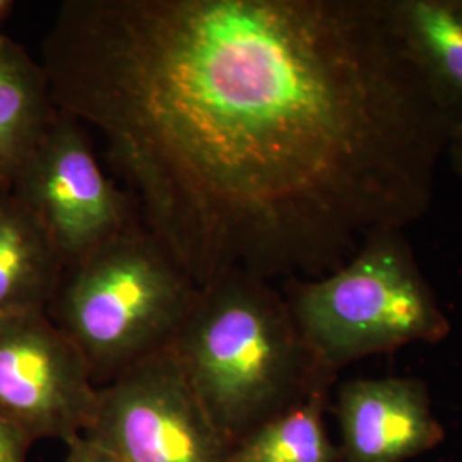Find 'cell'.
Listing matches in <instances>:
<instances>
[{
	"instance_id": "3",
	"label": "cell",
	"mask_w": 462,
	"mask_h": 462,
	"mask_svg": "<svg viewBox=\"0 0 462 462\" xmlns=\"http://www.w3.org/2000/svg\"><path fill=\"white\" fill-rule=\"evenodd\" d=\"M198 293L166 248L133 223L67 265L47 314L79 347L95 382L106 383L170 346Z\"/></svg>"
},
{
	"instance_id": "17",
	"label": "cell",
	"mask_w": 462,
	"mask_h": 462,
	"mask_svg": "<svg viewBox=\"0 0 462 462\" xmlns=\"http://www.w3.org/2000/svg\"><path fill=\"white\" fill-rule=\"evenodd\" d=\"M7 189H9V187H5V185L0 183V192H4V190H7Z\"/></svg>"
},
{
	"instance_id": "12",
	"label": "cell",
	"mask_w": 462,
	"mask_h": 462,
	"mask_svg": "<svg viewBox=\"0 0 462 462\" xmlns=\"http://www.w3.org/2000/svg\"><path fill=\"white\" fill-rule=\"evenodd\" d=\"M329 393H315L252 430L233 447V462H341L324 421Z\"/></svg>"
},
{
	"instance_id": "9",
	"label": "cell",
	"mask_w": 462,
	"mask_h": 462,
	"mask_svg": "<svg viewBox=\"0 0 462 462\" xmlns=\"http://www.w3.org/2000/svg\"><path fill=\"white\" fill-rule=\"evenodd\" d=\"M383 2L450 137L461 135L462 0Z\"/></svg>"
},
{
	"instance_id": "11",
	"label": "cell",
	"mask_w": 462,
	"mask_h": 462,
	"mask_svg": "<svg viewBox=\"0 0 462 462\" xmlns=\"http://www.w3.org/2000/svg\"><path fill=\"white\" fill-rule=\"evenodd\" d=\"M57 116L42 64L0 33V183L9 187Z\"/></svg>"
},
{
	"instance_id": "15",
	"label": "cell",
	"mask_w": 462,
	"mask_h": 462,
	"mask_svg": "<svg viewBox=\"0 0 462 462\" xmlns=\"http://www.w3.org/2000/svg\"><path fill=\"white\" fill-rule=\"evenodd\" d=\"M446 152L448 154V158H450V163L454 166L456 173L462 177V134L461 135L450 137Z\"/></svg>"
},
{
	"instance_id": "16",
	"label": "cell",
	"mask_w": 462,
	"mask_h": 462,
	"mask_svg": "<svg viewBox=\"0 0 462 462\" xmlns=\"http://www.w3.org/2000/svg\"><path fill=\"white\" fill-rule=\"evenodd\" d=\"M14 2L13 0H0V24L9 17L14 9Z\"/></svg>"
},
{
	"instance_id": "6",
	"label": "cell",
	"mask_w": 462,
	"mask_h": 462,
	"mask_svg": "<svg viewBox=\"0 0 462 462\" xmlns=\"http://www.w3.org/2000/svg\"><path fill=\"white\" fill-rule=\"evenodd\" d=\"M83 125L57 110L11 190L49 233L67 265L133 225L127 199L106 179Z\"/></svg>"
},
{
	"instance_id": "10",
	"label": "cell",
	"mask_w": 462,
	"mask_h": 462,
	"mask_svg": "<svg viewBox=\"0 0 462 462\" xmlns=\"http://www.w3.org/2000/svg\"><path fill=\"white\" fill-rule=\"evenodd\" d=\"M64 271L38 217L11 189L0 192V319L47 312Z\"/></svg>"
},
{
	"instance_id": "5",
	"label": "cell",
	"mask_w": 462,
	"mask_h": 462,
	"mask_svg": "<svg viewBox=\"0 0 462 462\" xmlns=\"http://www.w3.org/2000/svg\"><path fill=\"white\" fill-rule=\"evenodd\" d=\"M83 437L122 462H233V444L204 410L171 346L99 385L97 414Z\"/></svg>"
},
{
	"instance_id": "7",
	"label": "cell",
	"mask_w": 462,
	"mask_h": 462,
	"mask_svg": "<svg viewBox=\"0 0 462 462\" xmlns=\"http://www.w3.org/2000/svg\"><path fill=\"white\" fill-rule=\"evenodd\" d=\"M99 385L83 353L47 312L0 319V420L32 442L83 437Z\"/></svg>"
},
{
	"instance_id": "4",
	"label": "cell",
	"mask_w": 462,
	"mask_h": 462,
	"mask_svg": "<svg viewBox=\"0 0 462 462\" xmlns=\"http://www.w3.org/2000/svg\"><path fill=\"white\" fill-rule=\"evenodd\" d=\"M282 295L301 337L334 375L366 356L437 345L450 334L404 230L372 233L339 269L284 281Z\"/></svg>"
},
{
	"instance_id": "14",
	"label": "cell",
	"mask_w": 462,
	"mask_h": 462,
	"mask_svg": "<svg viewBox=\"0 0 462 462\" xmlns=\"http://www.w3.org/2000/svg\"><path fill=\"white\" fill-rule=\"evenodd\" d=\"M66 446V462H122L112 452L88 440L86 437H78Z\"/></svg>"
},
{
	"instance_id": "1",
	"label": "cell",
	"mask_w": 462,
	"mask_h": 462,
	"mask_svg": "<svg viewBox=\"0 0 462 462\" xmlns=\"http://www.w3.org/2000/svg\"><path fill=\"white\" fill-rule=\"evenodd\" d=\"M42 67L198 291L339 269L425 216L450 141L383 0H66Z\"/></svg>"
},
{
	"instance_id": "13",
	"label": "cell",
	"mask_w": 462,
	"mask_h": 462,
	"mask_svg": "<svg viewBox=\"0 0 462 462\" xmlns=\"http://www.w3.org/2000/svg\"><path fill=\"white\" fill-rule=\"evenodd\" d=\"M32 444L24 433L0 420V462H26V452Z\"/></svg>"
},
{
	"instance_id": "2",
	"label": "cell",
	"mask_w": 462,
	"mask_h": 462,
	"mask_svg": "<svg viewBox=\"0 0 462 462\" xmlns=\"http://www.w3.org/2000/svg\"><path fill=\"white\" fill-rule=\"evenodd\" d=\"M170 346L233 447L267 420L330 391L337 377L301 337L284 295L245 273L199 291Z\"/></svg>"
},
{
	"instance_id": "8",
	"label": "cell",
	"mask_w": 462,
	"mask_h": 462,
	"mask_svg": "<svg viewBox=\"0 0 462 462\" xmlns=\"http://www.w3.org/2000/svg\"><path fill=\"white\" fill-rule=\"evenodd\" d=\"M332 410L341 431V462H408L446 440L429 385L418 377L346 380Z\"/></svg>"
}]
</instances>
